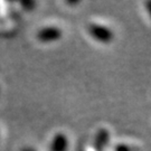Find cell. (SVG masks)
I'll use <instances>...</instances> for the list:
<instances>
[{
	"instance_id": "6da1fadb",
	"label": "cell",
	"mask_w": 151,
	"mask_h": 151,
	"mask_svg": "<svg viewBox=\"0 0 151 151\" xmlns=\"http://www.w3.org/2000/svg\"><path fill=\"white\" fill-rule=\"evenodd\" d=\"M90 32H91L92 36L100 42L106 43L112 39V32H110L108 28L101 27V26H91Z\"/></svg>"
},
{
	"instance_id": "5b68a950",
	"label": "cell",
	"mask_w": 151,
	"mask_h": 151,
	"mask_svg": "<svg viewBox=\"0 0 151 151\" xmlns=\"http://www.w3.org/2000/svg\"><path fill=\"white\" fill-rule=\"evenodd\" d=\"M27 151H29V150H27Z\"/></svg>"
},
{
	"instance_id": "3957f363",
	"label": "cell",
	"mask_w": 151,
	"mask_h": 151,
	"mask_svg": "<svg viewBox=\"0 0 151 151\" xmlns=\"http://www.w3.org/2000/svg\"><path fill=\"white\" fill-rule=\"evenodd\" d=\"M67 149V140L64 135H56L53 143H52V151H66Z\"/></svg>"
},
{
	"instance_id": "7a4b0ae2",
	"label": "cell",
	"mask_w": 151,
	"mask_h": 151,
	"mask_svg": "<svg viewBox=\"0 0 151 151\" xmlns=\"http://www.w3.org/2000/svg\"><path fill=\"white\" fill-rule=\"evenodd\" d=\"M60 37V32L56 28H46L38 32V39L42 42H53Z\"/></svg>"
},
{
	"instance_id": "277c9868",
	"label": "cell",
	"mask_w": 151,
	"mask_h": 151,
	"mask_svg": "<svg viewBox=\"0 0 151 151\" xmlns=\"http://www.w3.org/2000/svg\"><path fill=\"white\" fill-rule=\"evenodd\" d=\"M148 8H149V11H150V14H151V2L148 4Z\"/></svg>"
}]
</instances>
